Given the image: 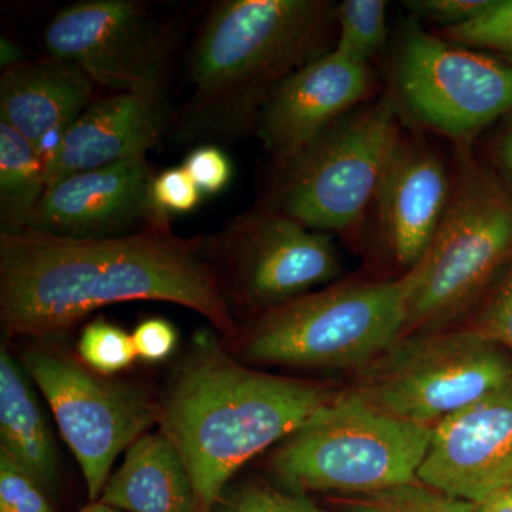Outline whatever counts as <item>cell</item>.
<instances>
[{
    "instance_id": "cell-26",
    "label": "cell",
    "mask_w": 512,
    "mask_h": 512,
    "mask_svg": "<svg viewBox=\"0 0 512 512\" xmlns=\"http://www.w3.org/2000/svg\"><path fill=\"white\" fill-rule=\"evenodd\" d=\"M217 512H332L305 494L279 491L262 484H245L217 505Z\"/></svg>"
},
{
    "instance_id": "cell-13",
    "label": "cell",
    "mask_w": 512,
    "mask_h": 512,
    "mask_svg": "<svg viewBox=\"0 0 512 512\" xmlns=\"http://www.w3.org/2000/svg\"><path fill=\"white\" fill-rule=\"evenodd\" d=\"M154 178L147 156L67 175L46 188L25 231L74 239L136 234L168 218L154 204Z\"/></svg>"
},
{
    "instance_id": "cell-8",
    "label": "cell",
    "mask_w": 512,
    "mask_h": 512,
    "mask_svg": "<svg viewBox=\"0 0 512 512\" xmlns=\"http://www.w3.org/2000/svg\"><path fill=\"white\" fill-rule=\"evenodd\" d=\"M512 380L501 346L476 329L412 333L362 369L352 390L380 412L434 427Z\"/></svg>"
},
{
    "instance_id": "cell-24",
    "label": "cell",
    "mask_w": 512,
    "mask_h": 512,
    "mask_svg": "<svg viewBox=\"0 0 512 512\" xmlns=\"http://www.w3.org/2000/svg\"><path fill=\"white\" fill-rule=\"evenodd\" d=\"M80 360L100 375L111 376L137 359L133 338L119 326L94 320L79 339Z\"/></svg>"
},
{
    "instance_id": "cell-19",
    "label": "cell",
    "mask_w": 512,
    "mask_h": 512,
    "mask_svg": "<svg viewBox=\"0 0 512 512\" xmlns=\"http://www.w3.org/2000/svg\"><path fill=\"white\" fill-rule=\"evenodd\" d=\"M99 501L124 512H198L183 454L164 430L131 444Z\"/></svg>"
},
{
    "instance_id": "cell-30",
    "label": "cell",
    "mask_w": 512,
    "mask_h": 512,
    "mask_svg": "<svg viewBox=\"0 0 512 512\" xmlns=\"http://www.w3.org/2000/svg\"><path fill=\"white\" fill-rule=\"evenodd\" d=\"M473 329L512 352V269L478 315Z\"/></svg>"
},
{
    "instance_id": "cell-36",
    "label": "cell",
    "mask_w": 512,
    "mask_h": 512,
    "mask_svg": "<svg viewBox=\"0 0 512 512\" xmlns=\"http://www.w3.org/2000/svg\"><path fill=\"white\" fill-rule=\"evenodd\" d=\"M79 512H124L117 510V508L110 507V505L101 503V501H93L86 507H83Z\"/></svg>"
},
{
    "instance_id": "cell-17",
    "label": "cell",
    "mask_w": 512,
    "mask_h": 512,
    "mask_svg": "<svg viewBox=\"0 0 512 512\" xmlns=\"http://www.w3.org/2000/svg\"><path fill=\"white\" fill-rule=\"evenodd\" d=\"M167 124V99L111 94L93 101L47 156V187L67 175L147 156Z\"/></svg>"
},
{
    "instance_id": "cell-9",
    "label": "cell",
    "mask_w": 512,
    "mask_h": 512,
    "mask_svg": "<svg viewBox=\"0 0 512 512\" xmlns=\"http://www.w3.org/2000/svg\"><path fill=\"white\" fill-rule=\"evenodd\" d=\"M23 369L53 410L82 468L89 500L99 501L121 451L160 423V404L138 384L100 375L82 360L47 346L26 350Z\"/></svg>"
},
{
    "instance_id": "cell-34",
    "label": "cell",
    "mask_w": 512,
    "mask_h": 512,
    "mask_svg": "<svg viewBox=\"0 0 512 512\" xmlns=\"http://www.w3.org/2000/svg\"><path fill=\"white\" fill-rule=\"evenodd\" d=\"M22 62H25V60H23L19 46L13 43L12 40L2 37V42H0V66H2V72Z\"/></svg>"
},
{
    "instance_id": "cell-11",
    "label": "cell",
    "mask_w": 512,
    "mask_h": 512,
    "mask_svg": "<svg viewBox=\"0 0 512 512\" xmlns=\"http://www.w3.org/2000/svg\"><path fill=\"white\" fill-rule=\"evenodd\" d=\"M394 73L410 113L458 143L512 110V64L417 25L404 30Z\"/></svg>"
},
{
    "instance_id": "cell-23",
    "label": "cell",
    "mask_w": 512,
    "mask_h": 512,
    "mask_svg": "<svg viewBox=\"0 0 512 512\" xmlns=\"http://www.w3.org/2000/svg\"><path fill=\"white\" fill-rule=\"evenodd\" d=\"M350 512H474V504L440 493L429 485H396L377 493L360 495L349 505Z\"/></svg>"
},
{
    "instance_id": "cell-28",
    "label": "cell",
    "mask_w": 512,
    "mask_h": 512,
    "mask_svg": "<svg viewBox=\"0 0 512 512\" xmlns=\"http://www.w3.org/2000/svg\"><path fill=\"white\" fill-rule=\"evenodd\" d=\"M183 167L202 195L220 194L234 175L231 160L214 144L195 147L185 158Z\"/></svg>"
},
{
    "instance_id": "cell-20",
    "label": "cell",
    "mask_w": 512,
    "mask_h": 512,
    "mask_svg": "<svg viewBox=\"0 0 512 512\" xmlns=\"http://www.w3.org/2000/svg\"><path fill=\"white\" fill-rule=\"evenodd\" d=\"M0 450L43 488L56 483L55 440L25 373L5 348L0 352Z\"/></svg>"
},
{
    "instance_id": "cell-12",
    "label": "cell",
    "mask_w": 512,
    "mask_h": 512,
    "mask_svg": "<svg viewBox=\"0 0 512 512\" xmlns=\"http://www.w3.org/2000/svg\"><path fill=\"white\" fill-rule=\"evenodd\" d=\"M45 46L47 56L76 64L111 94L167 99L168 52L140 3H73L47 26Z\"/></svg>"
},
{
    "instance_id": "cell-21",
    "label": "cell",
    "mask_w": 512,
    "mask_h": 512,
    "mask_svg": "<svg viewBox=\"0 0 512 512\" xmlns=\"http://www.w3.org/2000/svg\"><path fill=\"white\" fill-rule=\"evenodd\" d=\"M45 156L32 143L0 123V234H19L45 194Z\"/></svg>"
},
{
    "instance_id": "cell-16",
    "label": "cell",
    "mask_w": 512,
    "mask_h": 512,
    "mask_svg": "<svg viewBox=\"0 0 512 512\" xmlns=\"http://www.w3.org/2000/svg\"><path fill=\"white\" fill-rule=\"evenodd\" d=\"M454 178L430 148L400 141L367 217L404 274L423 261L446 215Z\"/></svg>"
},
{
    "instance_id": "cell-5",
    "label": "cell",
    "mask_w": 512,
    "mask_h": 512,
    "mask_svg": "<svg viewBox=\"0 0 512 512\" xmlns=\"http://www.w3.org/2000/svg\"><path fill=\"white\" fill-rule=\"evenodd\" d=\"M431 434V426L380 412L353 392L339 393L282 441L271 468L293 493H377L417 481Z\"/></svg>"
},
{
    "instance_id": "cell-27",
    "label": "cell",
    "mask_w": 512,
    "mask_h": 512,
    "mask_svg": "<svg viewBox=\"0 0 512 512\" xmlns=\"http://www.w3.org/2000/svg\"><path fill=\"white\" fill-rule=\"evenodd\" d=\"M0 512H53L45 488L0 450Z\"/></svg>"
},
{
    "instance_id": "cell-4",
    "label": "cell",
    "mask_w": 512,
    "mask_h": 512,
    "mask_svg": "<svg viewBox=\"0 0 512 512\" xmlns=\"http://www.w3.org/2000/svg\"><path fill=\"white\" fill-rule=\"evenodd\" d=\"M412 288L410 271L308 293L262 312L238 336L239 355L259 365L365 369L403 338Z\"/></svg>"
},
{
    "instance_id": "cell-37",
    "label": "cell",
    "mask_w": 512,
    "mask_h": 512,
    "mask_svg": "<svg viewBox=\"0 0 512 512\" xmlns=\"http://www.w3.org/2000/svg\"><path fill=\"white\" fill-rule=\"evenodd\" d=\"M508 487H510V488H511V490H512V481H511V484H510V485H508Z\"/></svg>"
},
{
    "instance_id": "cell-32",
    "label": "cell",
    "mask_w": 512,
    "mask_h": 512,
    "mask_svg": "<svg viewBox=\"0 0 512 512\" xmlns=\"http://www.w3.org/2000/svg\"><path fill=\"white\" fill-rule=\"evenodd\" d=\"M134 349L137 357L146 362H161L174 352L177 346V330L165 319H148L134 330Z\"/></svg>"
},
{
    "instance_id": "cell-15",
    "label": "cell",
    "mask_w": 512,
    "mask_h": 512,
    "mask_svg": "<svg viewBox=\"0 0 512 512\" xmlns=\"http://www.w3.org/2000/svg\"><path fill=\"white\" fill-rule=\"evenodd\" d=\"M369 64L335 50L296 70L266 101L255 133L276 164L288 163L345 119L369 93Z\"/></svg>"
},
{
    "instance_id": "cell-18",
    "label": "cell",
    "mask_w": 512,
    "mask_h": 512,
    "mask_svg": "<svg viewBox=\"0 0 512 512\" xmlns=\"http://www.w3.org/2000/svg\"><path fill=\"white\" fill-rule=\"evenodd\" d=\"M94 87L79 66L56 57L16 64L0 76V123L28 138L46 160L47 141L56 146L93 103Z\"/></svg>"
},
{
    "instance_id": "cell-10",
    "label": "cell",
    "mask_w": 512,
    "mask_h": 512,
    "mask_svg": "<svg viewBox=\"0 0 512 512\" xmlns=\"http://www.w3.org/2000/svg\"><path fill=\"white\" fill-rule=\"evenodd\" d=\"M202 244L229 299L235 293L262 312L308 295L342 274L329 235L265 207L239 215L220 234L202 237Z\"/></svg>"
},
{
    "instance_id": "cell-33",
    "label": "cell",
    "mask_w": 512,
    "mask_h": 512,
    "mask_svg": "<svg viewBox=\"0 0 512 512\" xmlns=\"http://www.w3.org/2000/svg\"><path fill=\"white\" fill-rule=\"evenodd\" d=\"M474 512H512V490L505 487L474 505Z\"/></svg>"
},
{
    "instance_id": "cell-31",
    "label": "cell",
    "mask_w": 512,
    "mask_h": 512,
    "mask_svg": "<svg viewBox=\"0 0 512 512\" xmlns=\"http://www.w3.org/2000/svg\"><path fill=\"white\" fill-rule=\"evenodd\" d=\"M490 3L491 0H409L404 6L419 18L451 29L476 19Z\"/></svg>"
},
{
    "instance_id": "cell-29",
    "label": "cell",
    "mask_w": 512,
    "mask_h": 512,
    "mask_svg": "<svg viewBox=\"0 0 512 512\" xmlns=\"http://www.w3.org/2000/svg\"><path fill=\"white\" fill-rule=\"evenodd\" d=\"M202 197L204 195L198 190L183 165L168 168L154 178V204L158 211L165 215L171 214V212L187 214V212L194 211L200 205Z\"/></svg>"
},
{
    "instance_id": "cell-6",
    "label": "cell",
    "mask_w": 512,
    "mask_h": 512,
    "mask_svg": "<svg viewBox=\"0 0 512 512\" xmlns=\"http://www.w3.org/2000/svg\"><path fill=\"white\" fill-rule=\"evenodd\" d=\"M512 259V191L461 157L446 215L416 268L404 336L439 330L473 305Z\"/></svg>"
},
{
    "instance_id": "cell-25",
    "label": "cell",
    "mask_w": 512,
    "mask_h": 512,
    "mask_svg": "<svg viewBox=\"0 0 512 512\" xmlns=\"http://www.w3.org/2000/svg\"><path fill=\"white\" fill-rule=\"evenodd\" d=\"M444 39L476 50H491L512 63V0H491L476 19L444 29Z\"/></svg>"
},
{
    "instance_id": "cell-3",
    "label": "cell",
    "mask_w": 512,
    "mask_h": 512,
    "mask_svg": "<svg viewBox=\"0 0 512 512\" xmlns=\"http://www.w3.org/2000/svg\"><path fill=\"white\" fill-rule=\"evenodd\" d=\"M336 8L325 0L218 3L192 49V93L175 123V141L207 146L255 130L275 90L332 50Z\"/></svg>"
},
{
    "instance_id": "cell-14",
    "label": "cell",
    "mask_w": 512,
    "mask_h": 512,
    "mask_svg": "<svg viewBox=\"0 0 512 512\" xmlns=\"http://www.w3.org/2000/svg\"><path fill=\"white\" fill-rule=\"evenodd\" d=\"M420 483L478 504L512 481V380L433 427Z\"/></svg>"
},
{
    "instance_id": "cell-22",
    "label": "cell",
    "mask_w": 512,
    "mask_h": 512,
    "mask_svg": "<svg viewBox=\"0 0 512 512\" xmlns=\"http://www.w3.org/2000/svg\"><path fill=\"white\" fill-rule=\"evenodd\" d=\"M338 39L335 52L369 64L382 49L387 37V2L384 0H345L336 8Z\"/></svg>"
},
{
    "instance_id": "cell-7",
    "label": "cell",
    "mask_w": 512,
    "mask_h": 512,
    "mask_svg": "<svg viewBox=\"0 0 512 512\" xmlns=\"http://www.w3.org/2000/svg\"><path fill=\"white\" fill-rule=\"evenodd\" d=\"M400 141L389 103L345 117L298 156L278 165V180L261 207L313 231H356L366 221Z\"/></svg>"
},
{
    "instance_id": "cell-1",
    "label": "cell",
    "mask_w": 512,
    "mask_h": 512,
    "mask_svg": "<svg viewBox=\"0 0 512 512\" xmlns=\"http://www.w3.org/2000/svg\"><path fill=\"white\" fill-rule=\"evenodd\" d=\"M136 301L184 306L238 336L202 237H177L168 218L116 238L0 234V322L10 336L56 338L96 309Z\"/></svg>"
},
{
    "instance_id": "cell-2",
    "label": "cell",
    "mask_w": 512,
    "mask_h": 512,
    "mask_svg": "<svg viewBox=\"0 0 512 512\" xmlns=\"http://www.w3.org/2000/svg\"><path fill=\"white\" fill-rule=\"evenodd\" d=\"M338 396L323 384L249 369L212 333L195 336L161 404L160 424L183 454L198 512L214 511L239 468Z\"/></svg>"
},
{
    "instance_id": "cell-35",
    "label": "cell",
    "mask_w": 512,
    "mask_h": 512,
    "mask_svg": "<svg viewBox=\"0 0 512 512\" xmlns=\"http://www.w3.org/2000/svg\"><path fill=\"white\" fill-rule=\"evenodd\" d=\"M500 157L507 170L512 174V128L501 143Z\"/></svg>"
}]
</instances>
